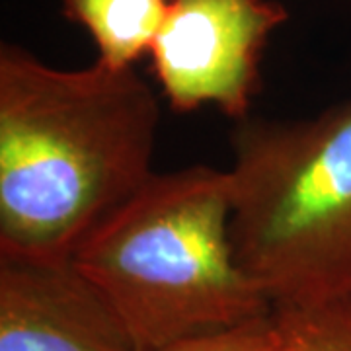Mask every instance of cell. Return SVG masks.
Returning <instances> with one entry per match:
<instances>
[{
  "mask_svg": "<svg viewBox=\"0 0 351 351\" xmlns=\"http://www.w3.org/2000/svg\"><path fill=\"white\" fill-rule=\"evenodd\" d=\"M230 239L277 306L351 291V100L306 119L246 117L232 131Z\"/></svg>",
  "mask_w": 351,
  "mask_h": 351,
  "instance_id": "cell-3",
  "label": "cell"
},
{
  "mask_svg": "<svg viewBox=\"0 0 351 351\" xmlns=\"http://www.w3.org/2000/svg\"><path fill=\"white\" fill-rule=\"evenodd\" d=\"M279 336L271 314L240 326L182 339L151 351H279Z\"/></svg>",
  "mask_w": 351,
  "mask_h": 351,
  "instance_id": "cell-8",
  "label": "cell"
},
{
  "mask_svg": "<svg viewBox=\"0 0 351 351\" xmlns=\"http://www.w3.org/2000/svg\"><path fill=\"white\" fill-rule=\"evenodd\" d=\"M158 98L135 69L0 47V256L71 260L154 174Z\"/></svg>",
  "mask_w": 351,
  "mask_h": 351,
  "instance_id": "cell-1",
  "label": "cell"
},
{
  "mask_svg": "<svg viewBox=\"0 0 351 351\" xmlns=\"http://www.w3.org/2000/svg\"><path fill=\"white\" fill-rule=\"evenodd\" d=\"M289 20L277 0H170L152 41V75L178 113L211 104L237 123L250 117L269 36Z\"/></svg>",
  "mask_w": 351,
  "mask_h": 351,
  "instance_id": "cell-4",
  "label": "cell"
},
{
  "mask_svg": "<svg viewBox=\"0 0 351 351\" xmlns=\"http://www.w3.org/2000/svg\"><path fill=\"white\" fill-rule=\"evenodd\" d=\"M281 351H351V291L271 313Z\"/></svg>",
  "mask_w": 351,
  "mask_h": 351,
  "instance_id": "cell-7",
  "label": "cell"
},
{
  "mask_svg": "<svg viewBox=\"0 0 351 351\" xmlns=\"http://www.w3.org/2000/svg\"><path fill=\"white\" fill-rule=\"evenodd\" d=\"M0 351H138L75 260L0 256Z\"/></svg>",
  "mask_w": 351,
  "mask_h": 351,
  "instance_id": "cell-5",
  "label": "cell"
},
{
  "mask_svg": "<svg viewBox=\"0 0 351 351\" xmlns=\"http://www.w3.org/2000/svg\"><path fill=\"white\" fill-rule=\"evenodd\" d=\"M170 0H61L63 16L84 27L100 63L133 69L149 55Z\"/></svg>",
  "mask_w": 351,
  "mask_h": 351,
  "instance_id": "cell-6",
  "label": "cell"
},
{
  "mask_svg": "<svg viewBox=\"0 0 351 351\" xmlns=\"http://www.w3.org/2000/svg\"><path fill=\"white\" fill-rule=\"evenodd\" d=\"M279 351H281V348H279Z\"/></svg>",
  "mask_w": 351,
  "mask_h": 351,
  "instance_id": "cell-9",
  "label": "cell"
},
{
  "mask_svg": "<svg viewBox=\"0 0 351 351\" xmlns=\"http://www.w3.org/2000/svg\"><path fill=\"white\" fill-rule=\"evenodd\" d=\"M228 170L189 166L152 178L76 250L138 351L240 326L274 304L240 267Z\"/></svg>",
  "mask_w": 351,
  "mask_h": 351,
  "instance_id": "cell-2",
  "label": "cell"
}]
</instances>
